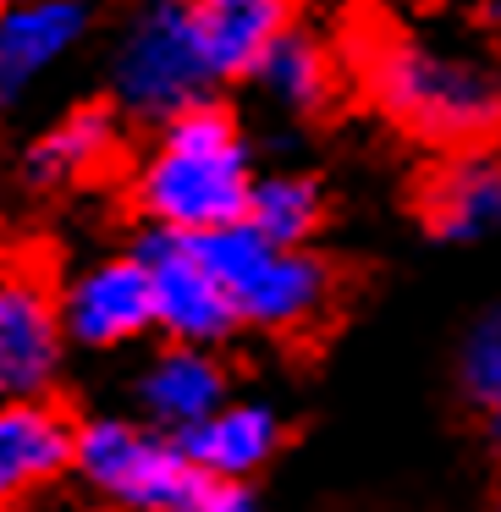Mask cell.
<instances>
[{
	"mask_svg": "<svg viewBox=\"0 0 501 512\" xmlns=\"http://www.w3.org/2000/svg\"><path fill=\"white\" fill-rule=\"evenodd\" d=\"M419 215L435 237L468 243L501 226V155L496 149H463L441 160L419 188Z\"/></svg>",
	"mask_w": 501,
	"mask_h": 512,
	"instance_id": "8",
	"label": "cell"
},
{
	"mask_svg": "<svg viewBox=\"0 0 501 512\" xmlns=\"http://www.w3.org/2000/svg\"><path fill=\"white\" fill-rule=\"evenodd\" d=\"M89 28L83 0H34L0 12V105H12L39 72H50Z\"/></svg>",
	"mask_w": 501,
	"mask_h": 512,
	"instance_id": "11",
	"label": "cell"
},
{
	"mask_svg": "<svg viewBox=\"0 0 501 512\" xmlns=\"http://www.w3.org/2000/svg\"><path fill=\"white\" fill-rule=\"evenodd\" d=\"M144 408L171 430H188L204 413L221 408V369L199 353L193 342H182L177 353H166L144 375Z\"/></svg>",
	"mask_w": 501,
	"mask_h": 512,
	"instance_id": "14",
	"label": "cell"
},
{
	"mask_svg": "<svg viewBox=\"0 0 501 512\" xmlns=\"http://www.w3.org/2000/svg\"><path fill=\"white\" fill-rule=\"evenodd\" d=\"M61 303L34 254H0V397H39L61 364Z\"/></svg>",
	"mask_w": 501,
	"mask_h": 512,
	"instance_id": "6",
	"label": "cell"
},
{
	"mask_svg": "<svg viewBox=\"0 0 501 512\" xmlns=\"http://www.w3.org/2000/svg\"><path fill=\"white\" fill-rule=\"evenodd\" d=\"M78 430L61 408L34 397H12L0 408V507H12L17 496L50 485L61 468L72 463Z\"/></svg>",
	"mask_w": 501,
	"mask_h": 512,
	"instance_id": "10",
	"label": "cell"
},
{
	"mask_svg": "<svg viewBox=\"0 0 501 512\" xmlns=\"http://www.w3.org/2000/svg\"><path fill=\"white\" fill-rule=\"evenodd\" d=\"M0 12H6V0H0Z\"/></svg>",
	"mask_w": 501,
	"mask_h": 512,
	"instance_id": "21",
	"label": "cell"
},
{
	"mask_svg": "<svg viewBox=\"0 0 501 512\" xmlns=\"http://www.w3.org/2000/svg\"><path fill=\"white\" fill-rule=\"evenodd\" d=\"M215 67L199 45V28L188 17V0H149L127 23L116 50V94L133 116L166 122L210 94Z\"/></svg>",
	"mask_w": 501,
	"mask_h": 512,
	"instance_id": "4",
	"label": "cell"
},
{
	"mask_svg": "<svg viewBox=\"0 0 501 512\" xmlns=\"http://www.w3.org/2000/svg\"><path fill=\"white\" fill-rule=\"evenodd\" d=\"M72 463L105 496H116L133 512H182V501L193 496V485L204 474V468L188 463V452L177 441H160V435L122 419H100L89 430H78Z\"/></svg>",
	"mask_w": 501,
	"mask_h": 512,
	"instance_id": "5",
	"label": "cell"
},
{
	"mask_svg": "<svg viewBox=\"0 0 501 512\" xmlns=\"http://www.w3.org/2000/svg\"><path fill=\"white\" fill-rule=\"evenodd\" d=\"M193 243H199L210 276L221 281L237 325L248 320L259 331L298 336L314 320H325V309L336 298V276L325 259L287 243H270L248 221H226L215 232H199Z\"/></svg>",
	"mask_w": 501,
	"mask_h": 512,
	"instance_id": "3",
	"label": "cell"
},
{
	"mask_svg": "<svg viewBox=\"0 0 501 512\" xmlns=\"http://www.w3.org/2000/svg\"><path fill=\"white\" fill-rule=\"evenodd\" d=\"M248 188H254V177H248L237 122L204 100L166 116L160 144L149 149L144 171H138V204H144V215L182 237L243 221Z\"/></svg>",
	"mask_w": 501,
	"mask_h": 512,
	"instance_id": "1",
	"label": "cell"
},
{
	"mask_svg": "<svg viewBox=\"0 0 501 512\" xmlns=\"http://www.w3.org/2000/svg\"><path fill=\"white\" fill-rule=\"evenodd\" d=\"M463 386L474 402L501 397V303L468 331L463 342Z\"/></svg>",
	"mask_w": 501,
	"mask_h": 512,
	"instance_id": "18",
	"label": "cell"
},
{
	"mask_svg": "<svg viewBox=\"0 0 501 512\" xmlns=\"http://www.w3.org/2000/svg\"><path fill=\"white\" fill-rule=\"evenodd\" d=\"M364 83L397 127L430 144H474L501 133V78L408 34H375L364 45Z\"/></svg>",
	"mask_w": 501,
	"mask_h": 512,
	"instance_id": "2",
	"label": "cell"
},
{
	"mask_svg": "<svg viewBox=\"0 0 501 512\" xmlns=\"http://www.w3.org/2000/svg\"><path fill=\"white\" fill-rule=\"evenodd\" d=\"M182 512H259L254 496H248L243 479H221V474H199L193 496L182 501Z\"/></svg>",
	"mask_w": 501,
	"mask_h": 512,
	"instance_id": "19",
	"label": "cell"
},
{
	"mask_svg": "<svg viewBox=\"0 0 501 512\" xmlns=\"http://www.w3.org/2000/svg\"><path fill=\"white\" fill-rule=\"evenodd\" d=\"M177 446L188 452L193 468L204 474H221V479H248L254 468H265L281 446V419L259 402L248 408H215L204 413L199 424L177 430Z\"/></svg>",
	"mask_w": 501,
	"mask_h": 512,
	"instance_id": "12",
	"label": "cell"
},
{
	"mask_svg": "<svg viewBox=\"0 0 501 512\" xmlns=\"http://www.w3.org/2000/svg\"><path fill=\"white\" fill-rule=\"evenodd\" d=\"M111 149H116L111 116H105L100 105H89V111L67 116L61 127H50V133L39 138V149L28 155V177H34L39 188L83 182V177H94V171L111 160Z\"/></svg>",
	"mask_w": 501,
	"mask_h": 512,
	"instance_id": "15",
	"label": "cell"
},
{
	"mask_svg": "<svg viewBox=\"0 0 501 512\" xmlns=\"http://www.w3.org/2000/svg\"><path fill=\"white\" fill-rule=\"evenodd\" d=\"M149 325H155V303H149V276H144V265H138V254L94 265L89 276L67 292V303H61V331L89 342V347L133 342Z\"/></svg>",
	"mask_w": 501,
	"mask_h": 512,
	"instance_id": "9",
	"label": "cell"
},
{
	"mask_svg": "<svg viewBox=\"0 0 501 512\" xmlns=\"http://www.w3.org/2000/svg\"><path fill=\"white\" fill-rule=\"evenodd\" d=\"M320 188L303 177H270V182H254L248 188V204H243V221L254 226L259 237L270 243H287V248H303V237L320 226Z\"/></svg>",
	"mask_w": 501,
	"mask_h": 512,
	"instance_id": "17",
	"label": "cell"
},
{
	"mask_svg": "<svg viewBox=\"0 0 501 512\" xmlns=\"http://www.w3.org/2000/svg\"><path fill=\"white\" fill-rule=\"evenodd\" d=\"M496 512H501V507H496Z\"/></svg>",
	"mask_w": 501,
	"mask_h": 512,
	"instance_id": "22",
	"label": "cell"
},
{
	"mask_svg": "<svg viewBox=\"0 0 501 512\" xmlns=\"http://www.w3.org/2000/svg\"><path fill=\"white\" fill-rule=\"evenodd\" d=\"M188 17L215 78H243L270 39L292 23V0H188Z\"/></svg>",
	"mask_w": 501,
	"mask_h": 512,
	"instance_id": "13",
	"label": "cell"
},
{
	"mask_svg": "<svg viewBox=\"0 0 501 512\" xmlns=\"http://www.w3.org/2000/svg\"><path fill=\"white\" fill-rule=\"evenodd\" d=\"M138 265L149 276V303H155V325H166L177 342H221L226 331L237 325L232 303H226L221 281L210 276L199 243L182 232H155L138 243Z\"/></svg>",
	"mask_w": 501,
	"mask_h": 512,
	"instance_id": "7",
	"label": "cell"
},
{
	"mask_svg": "<svg viewBox=\"0 0 501 512\" xmlns=\"http://www.w3.org/2000/svg\"><path fill=\"white\" fill-rule=\"evenodd\" d=\"M254 72L281 105H292V111H320L325 94H331V61H325V50L314 45L309 34H298L292 23L265 45V56L254 61Z\"/></svg>",
	"mask_w": 501,
	"mask_h": 512,
	"instance_id": "16",
	"label": "cell"
},
{
	"mask_svg": "<svg viewBox=\"0 0 501 512\" xmlns=\"http://www.w3.org/2000/svg\"><path fill=\"white\" fill-rule=\"evenodd\" d=\"M485 408H490V435H496V446H501V397H490Z\"/></svg>",
	"mask_w": 501,
	"mask_h": 512,
	"instance_id": "20",
	"label": "cell"
}]
</instances>
